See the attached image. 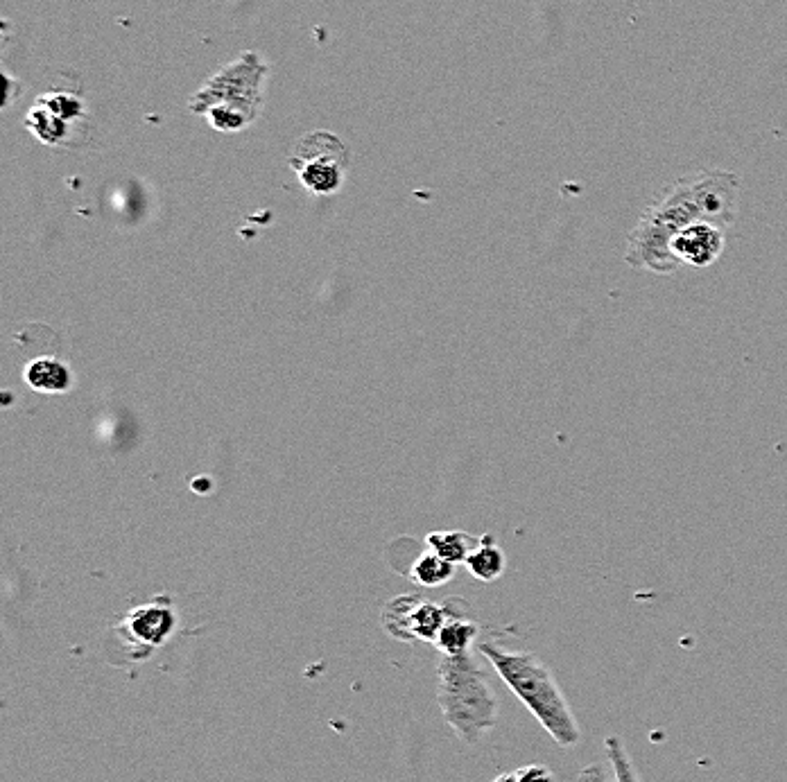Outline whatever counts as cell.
I'll use <instances>...</instances> for the list:
<instances>
[{
  "label": "cell",
  "mask_w": 787,
  "mask_h": 782,
  "mask_svg": "<svg viewBox=\"0 0 787 782\" xmlns=\"http://www.w3.org/2000/svg\"><path fill=\"white\" fill-rule=\"evenodd\" d=\"M475 636H478V624L464 618H448L444 629L439 631L435 647L444 656H460L471 649Z\"/></svg>",
  "instance_id": "11"
},
{
  "label": "cell",
  "mask_w": 787,
  "mask_h": 782,
  "mask_svg": "<svg viewBox=\"0 0 787 782\" xmlns=\"http://www.w3.org/2000/svg\"><path fill=\"white\" fill-rule=\"evenodd\" d=\"M39 102L46 104L53 114L64 118L66 123H75V120H80L84 116L82 98H77V95L68 93V91H50L46 95H41Z\"/></svg>",
  "instance_id": "16"
},
{
  "label": "cell",
  "mask_w": 787,
  "mask_h": 782,
  "mask_svg": "<svg viewBox=\"0 0 787 782\" xmlns=\"http://www.w3.org/2000/svg\"><path fill=\"white\" fill-rule=\"evenodd\" d=\"M577 782H618V780H616V773L611 769V764L591 762L579 771Z\"/></svg>",
  "instance_id": "17"
},
{
  "label": "cell",
  "mask_w": 787,
  "mask_h": 782,
  "mask_svg": "<svg viewBox=\"0 0 787 782\" xmlns=\"http://www.w3.org/2000/svg\"><path fill=\"white\" fill-rule=\"evenodd\" d=\"M726 229L713 222H697L672 238L670 251L679 265L711 267L724 254Z\"/></svg>",
  "instance_id": "7"
},
{
  "label": "cell",
  "mask_w": 787,
  "mask_h": 782,
  "mask_svg": "<svg viewBox=\"0 0 787 782\" xmlns=\"http://www.w3.org/2000/svg\"><path fill=\"white\" fill-rule=\"evenodd\" d=\"M437 703L444 721L464 744L475 746L498 724V697L471 651L444 656L437 667Z\"/></svg>",
  "instance_id": "4"
},
{
  "label": "cell",
  "mask_w": 787,
  "mask_h": 782,
  "mask_svg": "<svg viewBox=\"0 0 787 782\" xmlns=\"http://www.w3.org/2000/svg\"><path fill=\"white\" fill-rule=\"evenodd\" d=\"M412 581L423 588H437L455 577V563L441 559L435 552L421 554L412 566Z\"/></svg>",
  "instance_id": "14"
},
{
  "label": "cell",
  "mask_w": 787,
  "mask_h": 782,
  "mask_svg": "<svg viewBox=\"0 0 787 782\" xmlns=\"http://www.w3.org/2000/svg\"><path fill=\"white\" fill-rule=\"evenodd\" d=\"M478 649L561 749H573L579 744L582 733L573 708L548 663H543L532 651L507 649L494 640L480 642Z\"/></svg>",
  "instance_id": "2"
},
{
  "label": "cell",
  "mask_w": 787,
  "mask_h": 782,
  "mask_svg": "<svg viewBox=\"0 0 787 782\" xmlns=\"http://www.w3.org/2000/svg\"><path fill=\"white\" fill-rule=\"evenodd\" d=\"M516 773L518 782H555V776H552L546 764H527V767H521Z\"/></svg>",
  "instance_id": "18"
},
{
  "label": "cell",
  "mask_w": 787,
  "mask_h": 782,
  "mask_svg": "<svg viewBox=\"0 0 787 782\" xmlns=\"http://www.w3.org/2000/svg\"><path fill=\"white\" fill-rule=\"evenodd\" d=\"M742 181L735 172L704 168L681 175L645 208L629 231L625 263L654 274H674L681 267L670 245L681 229L713 222L729 229L738 217Z\"/></svg>",
  "instance_id": "1"
},
{
  "label": "cell",
  "mask_w": 787,
  "mask_h": 782,
  "mask_svg": "<svg viewBox=\"0 0 787 782\" xmlns=\"http://www.w3.org/2000/svg\"><path fill=\"white\" fill-rule=\"evenodd\" d=\"M466 568H469L475 579L496 581L505 572V554L498 545H494L491 538H484V541L469 554Z\"/></svg>",
  "instance_id": "12"
},
{
  "label": "cell",
  "mask_w": 787,
  "mask_h": 782,
  "mask_svg": "<svg viewBox=\"0 0 787 782\" xmlns=\"http://www.w3.org/2000/svg\"><path fill=\"white\" fill-rule=\"evenodd\" d=\"M25 127L30 129L34 138H39V141L46 145L64 143L68 138V132H71V123H66L64 118L53 114V111L39 100L28 111V116H25Z\"/></svg>",
  "instance_id": "10"
},
{
  "label": "cell",
  "mask_w": 787,
  "mask_h": 782,
  "mask_svg": "<svg viewBox=\"0 0 787 782\" xmlns=\"http://www.w3.org/2000/svg\"><path fill=\"white\" fill-rule=\"evenodd\" d=\"M290 165L308 193L333 195L347 177L349 152L335 134L310 132L294 147Z\"/></svg>",
  "instance_id": "5"
},
{
  "label": "cell",
  "mask_w": 787,
  "mask_h": 782,
  "mask_svg": "<svg viewBox=\"0 0 787 782\" xmlns=\"http://www.w3.org/2000/svg\"><path fill=\"white\" fill-rule=\"evenodd\" d=\"M426 543L430 552L439 554L441 559L451 561L455 566L457 563H466L469 554L478 547V541L466 532H432L428 534Z\"/></svg>",
  "instance_id": "13"
},
{
  "label": "cell",
  "mask_w": 787,
  "mask_h": 782,
  "mask_svg": "<svg viewBox=\"0 0 787 782\" xmlns=\"http://www.w3.org/2000/svg\"><path fill=\"white\" fill-rule=\"evenodd\" d=\"M494 782H518V773H500Z\"/></svg>",
  "instance_id": "19"
},
{
  "label": "cell",
  "mask_w": 787,
  "mask_h": 782,
  "mask_svg": "<svg viewBox=\"0 0 787 782\" xmlns=\"http://www.w3.org/2000/svg\"><path fill=\"white\" fill-rule=\"evenodd\" d=\"M25 380L32 389L43 391V394H64L73 385L71 369L53 358L30 362L25 369Z\"/></svg>",
  "instance_id": "9"
},
{
  "label": "cell",
  "mask_w": 787,
  "mask_h": 782,
  "mask_svg": "<svg viewBox=\"0 0 787 782\" xmlns=\"http://www.w3.org/2000/svg\"><path fill=\"white\" fill-rule=\"evenodd\" d=\"M604 751H607V758L613 773H616V780L618 782H643L641 776H638L634 764H631L629 755L625 751V744L618 735H609L607 740H604Z\"/></svg>",
  "instance_id": "15"
},
{
  "label": "cell",
  "mask_w": 787,
  "mask_h": 782,
  "mask_svg": "<svg viewBox=\"0 0 787 782\" xmlns=\"http://www.w3.org/2000/svg\"><path fill=\"white\" fill-rule=\"evenodd\" d=\"M446 622L448 611L444 606L417 595L396 597L383 611L385 631L401 642H432L435 645Z\"/></svg>",
  "instance_id": "6"
},
{
  "label": "cell",
  "mask_w": 787,
  "mask_h": 782,
  "mask_svg": "<svg viewBox=\"0 0 787 782\" xmlns=\"http://www.w3.org/2000/svg\"><path fill=\"white\" fill-rule=\"evenodd\" d=\"M175 624V613L168 606H138L125 620L123 631L138 645L159 647L172 636Z\"/></svg>",
  "instance_id": "8"
},
{
  "label": "cell",
  "mask_w": 787,
  "mask_h": 782,
  "mask_svg": "<svg viewBox=\"0 0 787 782\" xmlns=\"http://www.w3.org/2000/svg\"><path fill=\"white\" fill-rule=\"evenodd\" d=\"M267 75L270 66L254 50H245L233 62L215 71L193 93L188 107L193 114L204 116L222 134L242 132L254 125L261 114Z\"/></svg>",
  "instance_id": "3"
}]
</instances>
